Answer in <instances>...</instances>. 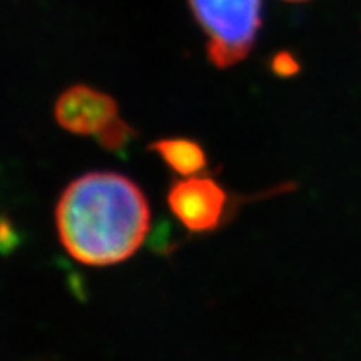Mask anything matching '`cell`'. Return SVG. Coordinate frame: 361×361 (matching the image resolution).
<instances>
[{"mask_svg": "<svg viewBox=\"0 0 361 361\" xmlns=\"http://www.w3.org/2000/svg\"><path fill=\"white\" fill-rule=\"evenodd\" d=\"M207 37L211 64L228 69L245 61L261 29L263 0H188Z\"/></svg>", "mask_w": 361, "mask_h": 361, "instance_id": "obj_2", "label": "cell"}, {"mask_svg": "<svg viewBox=\"0 0 361 361\" xmlns=\"http://www.w3.org/2000/svg\"><path fill=\"white\" fill-rule=\"evenodd\" d=\"M151 211L142 189L117 173H87L59 197L57 234L66 251L85 266L123 263L146 241Z\"/></svg>", "mask_w": 361, "mask_h": 361, "instance_id": "obj_1", "label": "cell"}, {"mask_svg": "<svg viewBox=\"0 0 361 361\" xmlns=\"http://www.w3.org/2000/svg\"><path fill=\"white\" fill-rule=\"evenodd\" d=\"M171 213L188 231H214L226 216L228 192L213 178L191 176L176 180L168 192Z\"/></svg>", "mask_w": 361, "mask_h": 361, "instance_id": "obj_3", "label": "cell"}, {"mask_svg": "<svg viewBox=\"0 0 361 361\" xmlns=\"http://www.w3.org/2000/svg\"><path fill=\"white\" fill-rule=\"evenodd\" d=\"M286 2H308V0H286Z\"/></svg>", "mask_w": 361, "mask_h": 361, "instance_id": "obj_7", "label": "cell"}, {"mask_svg": "<svg viewBox=\"0 0 361 361\" xmlns=\"http://www.w3.org/2000/svg\"><path fill=\"white\" fill-rule=\"evenodd\" d=\"M149 151L156 152L173 173L191 178L206 169L207 157L200 142L186 137L157 139L149 146Z\"/></svg>", "mask_w": 361, "mask_h": 361, "instance_id": "obj_5", "label": "cell"}, {"mask_svg": "<svg viewBox=\"0 0 361 361\" xmlns=\"http://www.w3.org/2000/svg\"><path fill=\"white\" fill-rule=\"evenodd\" d=\"M134 129L126 123L123 117H121V119L117 121L114 126H111L97 141L104 149H107V151L117 152L128 146V142L134 137Z\"/></svg>", "mask_w": 361, "mask_h": 361, "instance_id": "obj_6", "label": "cell"}, {"mask_svg": "<svg viewBox=\"0 0 361 361\" xmlns=\"http://www.w3.org/2000/svg\"><path fill=\"white\" fill-rule=\"evenodd\" d=\"M54 117L67 133L99 139L121 119V114L116 99L109 94L90 85L75 84L57 97Z\"/></svg>", "mask_w": 361, "mask_h": 361, "instance_id": "obj_4", "label": "cell"}]
</instances>
